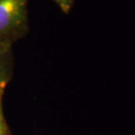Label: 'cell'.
Returning a JSON list of instances; mask_svg holds the SVG:
<instances>
[{"instance_id":"6da1fadb","label":"cell","mask_w":135,"mask_h":135,"mask_svg":"<svg viewBox=\"0 0 135 135\" xmlns=\"http://www.w3.org/2000/svg\"><path fill=\"white\" fill-rule=\"evenodd\" d=\"M28 0H0V42L13 43L28 31Z\"/></svg>"},{"instance_id":"7a4b0ae2","label":"cell","mask_w":135,"mask_h":135,"mask_svg":"<svg viewBox=\"0 0 135 135\" xmlns=\"http://www.w3.org/2000/svg\"><path fill=\"white\" fill-rule=\"evenodd\" d=\"M12 43L0 42V83L8 84L13 74Z\"/></svg>"},{"instance_id":"3957f363","label":"cell","mask_w":135,"mask_h":135,"mask_svg":"<svg viewBox=\"0 0 135 135\" xmlns=\"http://www.w3.org/2000/svg\"><path fill=\"white\" fill-rule=\"evenodd\" d=\"M7 84L0 83V135H11L10 128L4 119V113H3V96Z\"/></svg>"},{"instance_id":"277c9868","label":"cell","mask_w":135,"mask_h":135,"mask_svg":"<svg viewBox=\"0 0 135 135\" xmlns=\"http://www.w3.org/2000/svg\"><path fill=\"white\" fill-rule=\"evenodd\" d=\"M54 3H56L63 12L68 14L73 8L74 0H53Z\"/></svg>"}]
</instances>
